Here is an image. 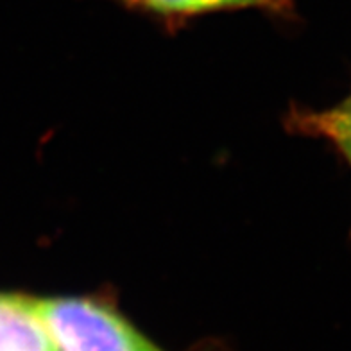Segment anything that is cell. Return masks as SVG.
Instances as JSON below:
<instances>
[{"mask_svg":"<svg viewBox=\"0 0 351 351\" xmlns=\"http://www.w3.org/2000/svg\"><path fill=\"white\" fill-rule=\"evenodd\" d=\"M56 351H162L124 317L84 298H33Z\"/></svg>","mask_w":351,"mask_h":351,"instance_id":"obj_1","label":"cell"},{"mask_svg":"<svg viewBox=\"0 0 351 351\" xmlns=\"http://www.w3.org/2000/svg\"><path fill=\"white\" fill-rule=\"evenodd\" d=\"M292 128L315 138H323L351 167V92L339 104L326 110H298L291 115Z\"/></svg>","mask_w":351,"mask_h":351,"instance_id":"obj_4","label":"cell"},{"mask_svg":"<svg viewBox=\"0 0 351 351\" xmlns=\"http://www.w3.org/2000/svg\"><path fill=\"white\" fill-rule=\"evenodd\" d=\"M0 351H56L33 298L0 294Z\"/></svg>","mask_w":351,"mask_h":351,"instance_id":"obj_3","label":"cell"},{"mask_svg":"<svg viewBox=\"0 0 351 351\" xmlns=\"http://www.w3.org/2000/svg\"><path fill=\"white\" fill-rule=\"evenodd\" d=\"M138 13L149 14L165 22L204 16L219 11L256 10L276 16H292L294 0H117Z\"/></svg>","mask_w":351,"mask_h":351,"instance_id":"obj_2","label":"cell"}]
</instances>
